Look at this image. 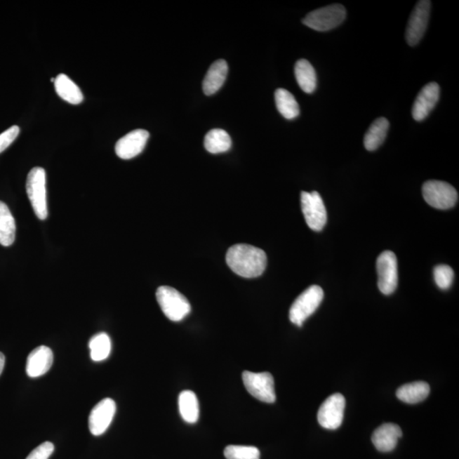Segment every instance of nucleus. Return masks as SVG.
Listing matches in <instances>:
<instances>
[{"label": "nucleus", "instance_id": "f257e3e1", "mask_svg": "<svg viewBox=\"0 0 459 459\" xmlns=\"http://www.w3.org/2000/svg\"><path fill=\"white\" fill-rule=\"evenodd\" d=\"M225 260L232 271L244 279L262 275L267 265V253L248 244H236L228 249Z\"/></svg>", "mask_w": 459, "mask_h": 459}, {"label": "nucleus", "instance_id": "f03ea898", "mask_svg": "<svg viewBox=\"0 0 459 459\" xmlns=\"http://www.w3.org/2000/svg\"><path fill=\"white\" fill-rule=\"evenodd\" d=\"M157 300L165 316L173 321H180L191 312V305L178 290L162 286L156 292Z\"/></svg>", "mask_w": 459, "mask_h": 459}, {"label": "nucleus", "instance_id": "7ed1b4c3", "mask_svg": "<svg viewBox=\"0 0 459 459\" xmlns=\"http://www.w3.org/2000/svg\"><path fill=\"white\" fill-rule=\"evenodd\" d=\"M26 190L36 216L44 220L48 217L46 172L41 167H35L27 175Z\"/></svg>", "mask_w": 459, "mask_h": 459}, {"label": "nucleus", "instance_id": "20e7f679", "mask_svg": "<svg viewBox=\"0 0 459 459\" xmlns=\"http://www.w3.org/2000/svg\"><path fill=\"white\" fill-rule=\"evenodd\" d=\"M324 297V290L319 286L313 285L305 290L290 308V321L301 327L304 321L319 307Z\"/></svg>", "mask_w": 459, "mask_h": 459}, {"label": "nucleus", "instance_id": "39448f33", "mask_svg": "<svg viewBox=\"0 0 459 459\" xmlns=\"http://www.w3.org/2000/svg\"><path fill=\"white\" fill-rule=\"evenodd\" d=\"M345 18V8L335 4L310 12L302 22L313 30L328 32L339 27Z\"/></svg>", "mask_w": 459, "mask_h": 459}, {"label": "nucleus", "instance_id": "423d86ee", "mask_svg": "<svg viewBox=\"0 0 459 459\" xmlns=\"http://www.w3.org/2000/svg\"><path fill=\"white\" fill-rule=\"evenodd\" d=\"M422 192L426 203L437 209L452 208L458 203V194L456 189L445 181H426Z\"/></svg>", "mask_w": 459, "mask_h": 459}, {"label": "nucleus", "instance_id": "0eeeda50", "mask_svg": "<svg viewBox=\"0 0 459 459\" xmlns=\"http://www.w3.org/2000/svg\"><path fill=\"white\" fill-rule=\"evenodd\" d=\"M301 208L308 227L315 232L321 231L327 223L328 215L319 193L302 192Z\"/></svg>", "mask_w": 459, "mask_h": 459}, {"label": "nucleus", "instance_id": "6e6552de", "mask_svg": "<svg viewBox=\"0 0 459 459\" xmlns=\"http://www.w3.org/2000/svg\"><path fill=\"white\" fill-rule=\"evenodd\" d=\"M243 381L248 392L256 399L273 404L276 401L275 385L274 378L270 373H243Z\"/></svg>", "mask_w": 459, "mask_h": 459}, {"label": "nucleus", "instance_id": "1a4fd4ad", "mask_svg": "<svg viewBox=\"0 0 459 459\" xmlns=\"http://www.w3.org/2000/svg\"><path fill=\"white\" fill-rule=\"evenodd\" d=\"M397 259L392 251H385L377 260L378 286L385 295H392L397 288Z\"/></svg>", "mask_w": 459, "mask_h": 459}, {"label": "nucleus", "instance_id": "9d476101", "mask_svg": "<svg viewBox=\"0 0 459 459\" xmlns=\"http://www.w3.org/2000/svg\"><path fill=\"white\" fill-rule=\"evenodd\" d=\"M345 399L340 393L330 396L320 406L317 420L321 426L327 430H336L344 420Z\"/></svg>", "mask_w": 459, "mask_h": 459}, {"label": "nucleus", "instance_id": "9b49d317", "mask_svg": "<svg viewBox=\"0 0 459 459\" xmlns=\"http://www.w3.org/2000/svg\"><path fill=\"white\" fill-rule=\"evenodd\" d=\"M432 2L428 0L418 1L411 14L406 31V42L411 46H415L424 37L428 27Z\"/></svg>", "mask_w": 459, "mask_h": 459}, {"label": "nucleus", "instance_id": "f8f14e48", "mask_svg": "<svg viewBox=\"0 0 459 459\" xmlns=\"http://www.w3.org/2000/svg\"><path fill=\"white\" fill-rule=\"evenodd\" d=\"M116 413L115 401L111 398H106L99 402L92 409L88 417V429L94 436H100L107 432L114 420Z\"/></svg>", "mask_w": 459, "mask_h": 459}, {"label": "nucleus", "instance_id": "ddd939ff", "mask_svg": "<svg viewBox=\"0 0 459 459\" xmlns=\"http://www.w3.org/2000/svg\"><path fill=\"white\" fill-rule=\"evenodd\" d=\"M149 136V132L145 130H135L128 133L116 143L117 156L124 160L135 158L144 150Z\"/></svg>", "mask_w": 459, "mask_h": 459}, {"label": "nucleus", "instance_id": "4468645a", "mask_svg": "<svg viewBox=\"0 0 459 459\" xmlns=\"http://www.w3.org/2000/svg\"><path fill=\"white\" fill-rule=\"evenodd\" d=\"M440 98V87L437 83H430L422 88L413 107V117L416 121L425 120L436 107Z\"/></svg>", "mask_w": 459, "mask_h": 459}, {"label": "nucleus", "instance_id": "2eb2a0df", "mask_svg": "<svg viewBox=\"0 0 459 459\" xmlns=\"http://www.w3.org/2000/svg\"><path fill=\"white\" fill-rule=\"evenodd\" d=\"M53 352L47 347L41 345L31 352L27 357L26 372L31 378H38L46 374L53 364Z\"/></svg>", "mask_w": 459, "mask_h": 459}, {"label": "nucleus", "instance_id": "dca6fc26", "mask_svg": "<svg viewBox=\"0 0 459 459\" xmlns=\"http://www.w3.org/2000/svg\"><path fill=\"white\" fill-rule=\"evenodd\" d=\"M401 437L400 426L389 423L378 427L373 434L372 441L380 452L388 453L396 448L398 440Z\"/></svg>", "mask_w": 459, "mask_h": 459}, {"label": "nucleus", "instance_id": "f3484780", "mask_svg": "<svg viewBox=\"0 0 459 459\" xmlns=\"http://www.w3.org/2000/svg\"><path fill=\"white\" fill-rule=\"evenodd\" d=\"M228 74L227 62L220 59L213 62L203 82V90L206 95L215 94L222 87Z\"/></svg>", "mask_w": 459, "mask_h": 459}, {"label": "nucleus", "instance_id": "a211bd4d", "mask_svg": "<svg viewBox=\"0 0 459 459\" xmlns=\"http://www.w3.org/2000/svg\"><path fill=\"white\" fill-rule=\"evenodd\" d=\"M56 93L65 102L79 105L82 103L84 95L80 88L66 74H59L55 79Z\"/></svg>", "mask_w": 459, "mask_h": 459}, {"label": "nucleus", "instance_id": "6ab92c4d", "mask_svg": "<svg viewBox=\"0 0 459 459\" xmlns=\"http://www.w3.org/2000/svg\"><path fill=\"white\" fill-rule=\"evenodd\" d=\"M430 392V385L426 382L418 381L401 386L397 390V397L405 404H416L425 401Z\"/></svg>", "mask_w": 459, "mask_h": 459}, {"label": "nucleus", "instance_id": "aec40b11", "mask_svg": "<svg viewBox=\"0 0 459 459\" xmlns=\"http://www.w3.org/2000/svg\"><path fill=\"white\" fill-rule=\"evenodd\" d=\"M295 74L298 84L301 90L312 94L317 88V74L312 64L307 60H298L295 67Z\"/></svg>", "mask_w": 459, "mask_h": 459}, {"label": "nucleus", "instance_id": "412c9836", "mask_svg": "<svg viewBox=\"0 0 459 459\" xmlns=\"http://www.w3.org/2000/svg\"><path fill=\"white\" fill-rule=\"evenodd\" d=\"M15 220L5 203L0 201V244L9 247L15 239Z\"/></svg>", "mask_w": 459, "mask_h": 459}, {"label": "nucleus", "instance_id": "4be33fe9", "mask_svg": "<svg viewBox=\"0 0 459 459\" xmlns=\"http://www.w3.org/2000/svg\"><path fill=\"white\" fill-rule=\"evenodd\" d=\"M389 121L385 118L377 119L366 131L364 146L366 150L375 151L385 142L389 131Z\"/></svg>", "mask_w": 459, "mask_h": 459}, {"label": "nucleus", "instance_id": "5701e85b", "mask_svg": "<svg viewBox=\"0 0 459 459\" xmlns=\"http://www.w3.org/2000/svg\"><path fill=\"white\" fill-rule=\"evenodd\" d=\"M179 409L181 418L189 424H194L199 418V404L196 394L192 390H184L179 396Z\"/></svg>", "mask_w": 459, "mask_h": 459}, {"label": "nucleus", "instance_id": "b1692460", "mask_svg": "<svg viewBox=\"0 0 459 459\" xmlns=\"http://www.w3.org/2000/svg\"><path fill=\"white\" fill-rule=\"evenodd\" d=\"M232 147V139L227 131L215 128L208 132L204 138V147L212 154L225 152Z\"/></svg>", "mask_w": 459, "mask_h": 459}, {"label": "nucleus", "instance_id": "393cba45", "mask_svg": "<svg viewBox=\"0 0 459 459\" xmlns=\"http://www.w3.org/2000/svg\"><path fill=\"white\" fill-rule=\"evenodd\" d=\"M275 100L277 110L286 119L291 120L300 115L299 104L289 91L279 88L275 92Z\"/></svg>", "mask_w": 459, "mask_h": 459}, {"label": "nucleus", "instance_id": "a878e982", "mask_svg": "<svg viewBox=\"0 0 459 459\" xmlns=\"http://www.w3.org/2000/svg\"><path fill=\"white\" fill-rule=\"evenodd\" d=\"M88 347L91 349L92 360L95 361L106 360L109 357L112 350L110 338L106 333L95 334L91 338Z\"/></svg>", "mask_w": 459, "mask_h": 459}, {"label": "nucleus", "instance_id": "bb28decb", "mask_svg": "<svg viewBox=\"0 0 459 459\" xmlns=\"http://www.w3.org/2000/svg\"><path fill=\"white\" fill-rule=\"evenodd\" d=\"M227 459H260V453L255 446H227L224 451Z\"/></svg>", "mask_w": 459, "mask_h": 459}, {"label": "nucleus", "instance_id": "cd10ccee", "mask_svg": "<svg viewBox=\"0 0 459 459\" xmlns=\"http://www.w3.org/2000/svg\"><path fill=\"white\" fill-rule=\"evenodd\" d=\"M434 279L439 288L443 290L448 289L453 283V268L446 265H437L434 270Z\"/></svg>", "mask_w": 459, "mask_h": 459}, {"label": "nucleus", "instance_id": "c85d7f7f", "mask_svg": "<svg viewBox=\"0 0 459 459\" xmlns=\"http://www.w3.org/2000/svg\"><path fill=\"white\" fill-rule=\"evenodd\" d=\"M19 133L20 128L14 126L0 134V153L6 150L15 142V140L19 135Z\"/></svg>", "mask_w": 459, "mask_h": 459}, {"label": "nucleus", "instance_id": "c756f323", "mask_svg": "<svg viewBox=\"0 0 459 459\" xmlns=\"http://www.w3.org/2000/svg\"><path fill=\"white\" fill-rule=\"evenodd\" d=\"M55 446L50 441H46L36 448L26 459H48L53 453Z\"/></svg>", "mask_w": 459, "mask_h": 459}, {"label": "nucleus", "instance_id": "7c9ffc66", "mask_svg": "<svg viewBox=\"0 0 459 459\" xmlns=\"http://www.w3.org/2000/svg\"><path fill=\"white\" fill-rule=\"evenodd\" d=\"M6 364V357L4 356V354L0 352V375L3 372L4 368H5Z\"/></svg>", "mask_w": 459, "mask_h": 459}]
</instances>
